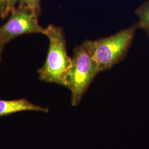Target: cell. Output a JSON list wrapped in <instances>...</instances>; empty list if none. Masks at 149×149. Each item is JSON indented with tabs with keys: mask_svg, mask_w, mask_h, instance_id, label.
I'll return each instance as SVG.
<instances>
[{
	"mask_svg": "<svg viewBox=\"0 0 149 149\" xmlns=\"http://www.w3.org/2000/svg\"><path fill=\"white\" fill-rule=\"evenodd\" d=\"M49 112V109L34 104L26 99L15 100H0V117L23 111Z\"/></svg>",
	"mask_w": 149,
	"mask_h": 149,
	"instance_id": "5",
	"label": "cell"
},
{
	"mask_svg": "<svg viewBox=\"0 0 149 149\" xmlns=\"http://www.w3.org/2000/svg\"><path fill=\"white\" fill-rule=\"evenodd\" d=\"M39 14L24 6L20 5L12 12L11 17L4 25L0 27V39L4 44L13 39L29 33L45 34V28L38 22Z\"/></svg>",
	"mask_w": 149,
	"mask_h": 149,
	"instance_id": "4",
	"label": "cell"
},
{
	"mask_svg": "<svg viewBox=\"0 0 149 149\" xmlns=\"http://www.w3.org/2000/svg\"><path fill=\"white\" fill-rule=\"evenodd\" d=\"M44 35L49 39V45L46 60L38 71L39 79L66 87L72 61L68 54L63 31L60 27L49 25Z\"/></svg>",
	"mask_w": 149,
	"mask_h": 149,
	"instance_id": "1",
	"label": "cell"
},
{
	"mask_svg": "<svg viewBox=\"0 0 149 149\" xmlns=\"http://www.w3.org/2000/svg\"><path fill=\"white\" fill-rule=\"evenodd\" d=\"M138 28L136 23L111 36L83 42L100 72L111 69L125 58Z\"/></svg>",
	"mask_w": 149,
	"mask_h": 149,
	"instance_id": "2",
	"label": "cell"
},
{
	"mask_svg": "<svg viewBox=\"0 0 149 149\" xmlns=\"http://www.w3.org/2000/svg\"><path fill=\"white\" fill-rule=\"evenodd\" d=\"M18 0H6L8 12H12L16 8V5Z\"/></svg>",
	"mask_w": 149,
	"mask_h": 149,
	"instance_id": "9",
	"label": "cell"
},
{
	"mask_svg": "<svg viewBox=\"0 0 149 149\" xmlns=\"http://www.w3.org/2000/svg\"><path fill=\"white\" fill-rule=\"evenodd\" d=\"M139 18V28H143L149 36V0L146 1L135 11Z\"/></svg>",
	"mask_w": 149,
	"mask_h": 149,
	"instance_id": "6",
	"label": "cell"
},
{
	"mask_svg": "<svg viewBox=\"0 0 149 149\" xmlns=\"http://www.w3.org/2000/svg\"><path fill=\"white\" fill-rule=\"evenodd\" d=\"M72 61V65L66 87L71 92L72 105L77 106L100 72L90 52L83 43L74 49Z\"/></svg>",
	"mask_w": 149,
	"mask_h": 149,
	"instance_id": "3",
	"label": "cell"
},
{
	"mask_svg": "<svg viewBox=\"0 0 149 149\" xmlns=\"http://www.w3.org/2000/svg\"><path fill=\"white\" fill-rule=\"evenodd\" d=\"M3 45H4V44L2 43V42L0 39V55H1V54L2 53V49H3Z\"/></svg>",
	"mask_w": 149,
	"mask_h": 149,
	"instance_id": "10",
	"label": "cell"
},
{
	"mask_svg": "<svg viewBox=\"0 0 149 149\" xmlns=\"http://www.w3.org/2000/svg\"><path fill=\"white\" fill-rule=\"evenodd\" d=\"M8 13L6 0H0V16L5 18Z\"/></svg>",
	"mask_w": 149,
	"mask_h": 149,
	"instance_id": "8",
	"label": "cell"
},
{
	"mask_svg": "<svg viewBox=\"0 0 149 149\" xmlns=\"http://www.w3.org/2000/svg\"><path fill=\"white\" fill-rule=\"evenodd\" d=\"M20 5L24 6L36 11L38 13L40 12V0H18Z\"/></svg>",
	"mask_w": 149,
	"mask_h": 149,
	"instance_id": "7",
	"label": "cell"
}]
</instances>
